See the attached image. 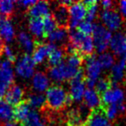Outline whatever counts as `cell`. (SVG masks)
Masks as SVG:
<instances>
[{
  "label": "cell",
  "mask_w": 126,
  "mask_h": 126,
  "mask_svg": "<svg viewBox=\"0 0 126 126\" xmlns=\"http://www.w3.org/2000/svg\"><path fill=\"white\" fill-rule=\"evenodd\" d=\"M46 105L53 110H61L73 101L62 86H52L46 92Z\"/></svg>",
  "instance_id": "1"
},
{
  "label": "cell",
  "mask_w": 126,
  "mask_h": 126,
  "mask_svg": "<svg viewBox=\"0 0 126 126\" xmlns=\"http://www.w3.org/2000/svg\"><path fill=\"white\" fill-rule=\"evenodd\" d=\"M69 42L81 55L90 56L94 50V42L92 35H86L78 30H69Z\"/></svg>",
  "instance_id": "2"
},
{
  "label": "cell",
  "mask_w": 126,
  "mask_h": 126,
  "mask_svg": "<svg viewBox=\"0 0 126 126\" xmlns=\"http://www.w3.org/2000/svg\"><path fill=\"white\" fill-rule=\"evenodd\" d=\"M80 71L81 69L74 68L63 61L58 66L50 67L48 70V76L49 79H51L53 81L60 83L66 80H71Z\"/></svg>",
  "instance_id": "3"
},
{
  "label": "cell",
  "mask_w": 126,
  "mask_h": 126,
  "mask_svg": "<svg viewBox=\"0 0 126 126\" xmlns=\"http://www.w3.org/2000/svg\"><path fill=\"white\" fill-rule=\"evenodd\" d=\"M111 37V32L105 28L103 24H100V23L95 24L94 31L93 33V39L97 52L99 54L106 52V49L110 46Z\"/></svg>",
  "instance_id": "4"
},
{
  "label": "cell",
  "mask_w": 126,
  "mask_h": 126,
  "mask_svg": "<svg viewBox=\"0 0 126 126\" xmlns=\"http://www.w3.org/2000/svg\"><path fill=\"white\" fill-rule=\"evenodd\" d=\"M14 81V70L12 63L4 60L0 67V98L6 94Z\"/></svg>",
  "instance_id": "5"
},
{
  "label": "cell",
  "mask_w": 126,
  "mask_h": 126,
  "mask_svg": "<svg viewBox=\"0 0 126 126\" xmlns=\"http://www.w3.org/2000/svg\"><path fill=\"white\" fill-rule=\"evenodd\" d=\"M35 64L30 54H24L20 57L16 62L15 71L20 78L29 79L34 76Z\"/></svg>",
  "instance_id": "6"
},
{
  "label": "cell",
  "mask_w": 126,
  "mask_h": 126,
  "mask_svg": "<svg viewBox=\"0 0 126 126\" xmlns=\"http://www.w3.org/2000/svg\"><path fill=\"white\" fill-rule=\"evenodd\" d=\"M86 78L82 70L70 80L69 86V96L73 101L80 102L84 98L86 93Z\"/></svg>",
  "instance_id": "7"
},
{
  "label": "cell",
  "mask_w": 126,
  "mask_h": 126,
  "mask_svg": "<svg viewBox=\"0 0 126 126\" xmlns=\"http://www.w3.org/2000/svg\"><path fill=\"white\" fill-rule=\"evenodd\" d=\"M70 20L68 23V27L71 30H77L79 23L84 21L86 18L87 7L83 2H74L68 7Z\"/></svg>",
  "instance_id": "8"
},
{
  "label": "cell",
  "mask_w": 126,
  "mask_h": 126,
  "mask_svg": "<svg viewBox=\"0 0 126 126\" xmlns=\"http://www.w3.org/2000/svg\"><path fill=\"white\" fill-rule=\"evenodd\" d=\"M100 19L104 26L110 32L118 30L123 23L121 14L113 9L102 11L100 14Z\"/></svg>",
  "instance_id": "9"
},
{
  "label": "cell",
  "mask_w": 126,
  "mask_h": 126,
  "mask_svg": "<svg viewBox=\"0 0 126 126\" xmlns=\"http://www.w3.org/2000/svg\"><path fill=\"white\" fill-rule=\"evenodd\" d=\"M102 67L100 65L98 59L94 55L92 54L87 56L85 62V76L86 79L97 82L99 79L102 73Z\"/></svg>",
  "instance_id": "10"
},
{
  "label": "cell",
  "mask_w": 126,
  "mask_h": 126,
  "mask_svg": "<svg viewBox=\"0 0 126 126\" xmlns=\"http://www.w3.org/2000/svg\"><path fill=\"white\" fill-rule=\"evenodd\" d=\"M125 100V93L124 90L121 89L117 85H112L111 88L105 92L101 95L102 104L107 105H114V104L124 103Z\"/></svg>",
  "instance_id": "11"
},
{
  "label": "cell",
  "mask_w": 126,
  "mask_h": 126,
  "mask_svg": "<svg viewBox=\"0 0 126 126\" xmlns=\"http://www.w3.org/2000/svg\"><path fill=\"white\" fill-rule=\"evenodd\" d=\"M56 47L54 44L52 43H42L38 42L35 43V49L32 54V59H33L35 64H41L45 61L47 58H48L50 53Z\"/></svg>",
  "instance_id": "12"
},
{
  "label": "cell",
  "mask_w": 126,
  "mask_h": 126,
  "mask_svg": "<svg viewBox=\"0 0 126 126\" xmlns=\"http://www.w3.org/2000/svg\"><path fill=\"white\" fill-rule=\"evenodd\" d=\"M51 8L48 2L37 1L28 10V15L31 19H44L51 16Z\"/></svg>",
  "instance_id": "13"
},
{
  "label": "cell",
  "mask_w": 126,
  "mask_h": 126,
  "mask_svg": "<svg viewBox=\"0 0 126 126\" xmlns=\"http://www.w3.org/2000/svg\"><path fill=\"white\" fill-rule=\"evenodd\" d=\"M16 32L10 19L5 16H0V37L6 42H11L14 40Z\"/></svg>",
  "instance_id": "14"
},
{
  "label": "cell",
  "mask_w": 126,
  "mask_h": 126,
  "mask_svg": "<svg viewBox=\"0 0 126 126\" xmlns=\"http://www.w3.org/2000/svg\"><path fill=\"white\" fill-rule=\"evenodd\" d=\"M32 87L35 93H42L50 87V79L43 72H36L32 77Z\"/></svg>",
  "instance_id": "15"
},
{
  "label": "cell",
  "mask_w": 126,
  "mask_h": 126,
  "mask_svg": "<svg viewBox=\"0 0 126 126\" xmlns=\"http://www.w3.org/2000/svg\"><path fill=\"white\" fill-rule=\"evenodd\" d=\"M108 118L105 113L104 108L100 107L91 111L86 120V126H108Z\"/></svg>",
  "instance_id": "16"
},
{
  "label": "cell",
  "mask_w": 126,
  "mask_h": 126,
  "mask_svg": "<svg viewBox=\"0 0 126 126\" xmlns=\"http://www.w3.org/2000/svg\"><path fill=\"white\" fill-rule=\"evenodd\" d=\"M4 96H5V101H7L12 106L13 105L16 106L23 102L24 91L18 85H12Z\"/></svg>",
  "instance_id": "17"
},
{
  "label": "cell",
  "mask_w": 126,
  "mask_h": 126,
  "mask_svg": "<svg viewBox=\"0 0 126 126\" xmlns=\"http://www.w3.org/2000/svg\"><path fill=\"white\" fill-rule=\"evenodd\" d=\"M125 45L126 39L124 34L121 32H117L114 35H112L109 47H110V49L114 54L123 57L124 49H125Z\"/></svg>",
  "instance_id": "18"
},
{
  "label": "cell",
  "mask_w": 126,
  "mask_h": 126,
  "mask_svg": "<svg viewBox=\"0 0 126 126\" xmlns=\"http://www.w3.org/2000/svg\"><path fill=\"white\" fill-rule=\"evenodd\" d=\"M83 99H84L85 105H86L91 110H96L101 107V96L94 89H86Z\"/></svg>",
  "instance_id": "19"
},
{
  "label": "cell",
  "mask_w": 126,
  "mask_h": 126,
  "mask_svg": "<svg viewBox=\"0 0 126 126\" xmlns=\"http://www.w3.org/2000/svg\"><path fill=\"white\" fill-rule=\"evenodd\" d=\"M53 17L55 20L57 25H59L60 27L66 28L67 26H68L69 20H70L68 7L59 4L57 7L54 8V12H53Z\"/></svg>",
  "instance_id": "20"
},
{
  "label": "cell",
  "mask_w": 126,
  "mask_h": 126,
  "mask_svg": "<svg viewBox=\"0 0 126 126\" xmlns=\"http://www.w3.org/2000/svg\"><path fill=\"white\" fill-rule=\"evenodd\" d=\"M126 69V60L122 58L117 63H115V65L110 69V81L112 85H117L124 80L125 77L124 71Z\"/></svg>",
  "instance_id": "21"
},
{
  "label": "cell",
  "mask_w": 126,
  "mask_h": 126,
  "mask_svg": "<svg viewBox=\"0 0 126 126\" xmlns=\"http://www.w3.org/2000/svg\"><path fill=\"white\" fill-rule=\"evenodd\" d=\"M47 40L49 43L52 44H60L64 43L67 42V39H69V31L67 30V28L59 27L55 30L47 35Z\"/></svg>",
  "instance_id": "22"
},
{
  "label": "cell",
  "mask_w": 126,
  "mask_h": 126,
  "mask_svg": "<svg viewBox=\"0 0 126 126\" xmlns=\"http://www.w3.org/2000/svg\"><path fill=\"white\" fill-rule=\"evenodd\" d=\"M31 112V107L27 102H22L14 109V118L18 123H24L27 121Z\"/></svg>",
  "instance_id": "23"
},
{
  "label": "cell",
  "mask_w": 126,
  "mask_h": 126,
  "mask_svg": "<svg viewBox=\"0 0 126 126\" xmlns=\"http://www.w3.org/2000/svg\"><path fill=\"white\" fill-rule=\"evenodd\" d=\"M17 40L21 47L23 48V50L26 52L27 54H30L35 49V43L34 42L33 38L29 33L25 31H22L18 34Z\"/></svg>",
  "instance_id": "24"
},
{
  "label": "cell",
  "mask_w": 126,
  "mask_h": 126,
  "mask_svg": "<svg viewBox=\"0 0 126 126\" xmlns=\"http://www.w3.org/2000/svg\"><path fill=\"white\" fill-rule=\"evenodd\" d=\"M105 113L106 115L108 120H114L117 118V116L120 114H124L126 111V105L124 103L121 104H114V105H107L105 108H104Z\"/></svg>",
  "instance_id": "25"
},
{
  "label": "cell",
  "mask_w": 126,
  "mask_h": 126,
  "mask_svg": "<svg viewBox=\"0 0 126 126\" xmlns=\"http://www.w3.org/2000/svg\"><path fill=\"white\" fill-rule=\"evenodd\" d=\"M29 30L32 35L38 39H42L47 36L44 30L42 19H30L29 22Z\"/></svg>",
  "instance_id": "26"
},
{
  "label": "cell",
  "mask_w": 126,
  "mask_h": 126,
  "mask_svg": "<svg viewBox=\"0 0 126 126\" xmlns=\"http://www.w3.org/2000/svg\"><path fill=\"white\" fill-rule=\"evenodd\" d=\"M14 118V108L7 101L0 98V119L3 121H11Z\"/></svg>",
  "instance_id": "27"
},
{
  "label": "cell",
  "mask_w": 126,
  "mask_h": 126,
  "mask_svg": "<svg viewBox=\"0 0 126 126\" xmlns=\"http://www.w3.org/2000/svg\"><path fill=\"white\" fill-rule=\"evenodd\" d=\"M27 103L31 108L41 109L46 105V97L43 93H31L28 96Z\"/></svg>",
  "instance_id": "28"
},
{
  "label": "cell",
  "mask_w": 126,
  "mask_h": 126,
  "mask_svg": "<svg viewBox=\"0 0 126 126\" xmlns=\"http://www.w3.org/2000/svg\"><path fill=\"white\" fill-rule=\"evenodd\" d=\"M98 59L102 68L105 70L111 69V67L115 65V57L111 53L105 52L103 54H100Z\"/></svg>",
  "instance_id": "29"
},
{
  "label": "cell",
  "mask_w": 126,
  "mask_h": 126,
  "mask_svg": "<svg viewBox=\"0 0 126 126\" xmlns=\"http://www.w3.org/2000/svg\"><path fill=\"white\" fill-rule=\"evenodd\" d=\"M64 61V51L61 48H58L57 47L50 53L47 61L51 67H55L61 64Z\"/></svg>",
  "instance_id": "30"
},
{
  "label": "cell",
  "mask_w": 126,
  "mask_h": 126,
  "mask_svg": "<svg viewBox=\"0 0 126 126\" xmlns=\"http://www.w3.org/2000/svg\"><path fill=\"white\" fill-rule=\"evenodd\" d=\"M24 124L28 126H47V124L42 121L41 115L35 110H31Z\"/></svg>",
  "instance_id": "31"
},
{
  "label": "cell",
  "mask_w": 126,
  "mask_h": 126,
  "mask_svg": "<svg viewBox=\"0 0 126 126\" xmlns=\"http://www.w3.org/2000/svg\"><path fill=\"white\" fill-rule=\"evenodd\" d=\"M112 83L110 79L108 78H99L97 80L95 85V90L98 92L99 94H103L105 92L108 91L110 88H111Z\"/></svg>",
  "instance_id": "32"
},
{
  "label": "cell",
  "mask_w": 126,
  "mask_h": 126,
  "mask_svg": "<svg viewBox=\"0 0 126 126\" xmlns=\"http://www.w3.org/2000/svg\"><path fill=\"white\" fill-rule=\"evenodd\" d=\"M15 9V3L13 1L6 0V1H1L0 2V15L3 16H11Z\"/></svg>",
  "instance_id": "33"
},
{
  "label": "cell",
  "mask_w": 126,
  "mask_h": 126,
  "mask_svg": "<svg viewBox=\"0 0 126 126\" xmlns=\"http://www.w3.org/2000/svg\"><path fill=\"white\" fill-rule=\"evenodd\" d=\"M94 28H95L94 23H92V22L87 21L86 19L79 23L77 30L86 35H93V33L94 31Z\"/></svg>",
  "instance_id": "34"
},
{
  "label": "cell",
  "mask_w": 126,
  "mask_h": 126,
  "mask_svg": "<svg viewBox=\"0 0 126 126\" xmlns=\"http://www.w3.org/2000/svg\"><path fill=\"white\" fill-rule=\"evenodd\" d=\"M42 21H43V26L46 35H49L57 29V23H56L55 20L54 19L52 16H49L47 17L44 18V19H42Z\"/></svg>",
  "instance_id": "35"
},
{
  "label": "cell",
  "mask_w": 126,
  "mask_h": 126,
  "mask_svg": "<svg viewBox=\"0 0 126 126\" xmlns=\"http://www.w3.org/2000/svg\"><path fill=\"white\" fill-rule=\"evenodd\" d=\"M98 4L97 2L91 4V5L87 6L86 20L93 23V21L97 17V16H98Z\"/></svg>",
  "instance_id": "36"
},
{
  "label": "cell",
  "mask_w": 126,
  "mask_h": 126,
  "mask_svg": "<svg viewBox=\"0 0 126 126\" xmlns=\"http://www.w3.org/2000/svg\"><path fill=\"white\" fill-rule=\"evenodd\" d=\"M1 54H4V56L5 57V60L11 61V63L16 61V55H15V54H14V51L12 50V48H11L9 45L4 46Z\"/></svg>",
  "instance_id": "37"
},
{
  "label": "cell",
  "mask_w": 126,
  "mask_h": 126,
  "mask_svg": "<svg viewBox=\"0 0 126 126\" xmlns=\"http://www.w3.org/2000/svg\"><path fill=\"white\" fill-rule=\"evenodd\" d=\"M36 2L37 1H35V0H23V1H18V2H16V4H17L18 5L21 6V7L24 8V9L29 10Z\"/></svg>",
  "instance_id": "38"
},
{
  "label": "cell",
  "mask_w": 126,
  "mask_h": 126,
  "mask_svg": "<svg viewBox=\"0 0 126 126\" xmlns=\"http://www.w3.org/2000/svg\"><path fill=\"white\" fill-rule=\"evenodd\" d=\"M100 4H101V7L104 9V11H107V10H112L114 3L110 0H104V1L100 2Z\"/></svg>",
  "instance_id": "39"
},
{
  "label": "cell",
  "mask_w": 126,
  "mask_h": 126,
  "mask_svg": "<svg viewBox=\"0 0 126 126\" xmlns=\"http://www.w3.org/2000/svg\"><path fill=\"white\" fill-rule=\"evenodd\" d=\"M118 5H119V11H120V14L122 15L124 17H126V0L120 1Z\"/></svg>",
  "instance_id": "40"
},
{
  "label": "cell",
  "mask_w": 126,
  "mask_h": 126,
  "mask_svg": "<svg viewBox=\"0 0 126 126\" xmlns=\"http://www.w3.org/2000/svg\"><path fill=\"white\" fill-rule=\"evenodd\" d=\"M4 126H21V125H20L19 123L16 122V120H11V121H8V122L4 123Z\"/></svg>",
  "instance_id": "41"
},
{
  "label": "cell",
  "mask_w": 126,
  "mask_h": 126,
  "mask_svg": "<svg viewBox=\"0 0 126 126\" xmlns=\"http://www.w3.org/2000/svg\"><path fill=\"white\" fill-rule=\"evenodd\" d=\"M4 44H3V40H2V38L0 37V54H1V52H2V50H3V47H4Z\"/></svg>",
  "instance_id": "42"
},
{
  "label": "cell",
  "mask_w": 126,
  "mask_h": 126,
  "mask_svg": "<svg viewBox=\"0 0 126 126\" xmlns=\"http://www.w3.org/2000/svg\"><path fill=\"white\" fill-rule=\"evenodd\" d=\"M76 126H86L85 124H79V125H76Z\"/></svg>",
  "instance_id": "43"
},
{
  "label": "cell",
  "mask_w": 126,
  "mask_h": 126,
  "mask_svg": "<svg viewBox=\"0 0 126 126\" xmlns=\"http://www.w3.org/2000/svg\"><path fill=\"white\" fill-rule=\"evenodd\" d=\"M23 126H28V125H26V124H23Z\"/></svg>",
  "instance_id": "44"
},
{
  "label": "cell",
  "mask_w": 126,
  "mask_h": 126,
  "mask_svg": "<svg viewBox=\"0 0 126 126\" xmlns=\"http://www.w3.org/2000/svg\"><path fill=\"white\" fill-rule=\"evenodd\" d=\"M125 39H126V33H125Z\"/></svg>",
  "instance_id": "45"
},
{
  "label": "cell",
  "mask_w": 126,
  "mask_h": 126,
  "mask_svg": "<svg viewBox=\"0 0 126 126\" xmlns=\"http://www.w3.org/2000/svg\"><path fill=\"white\" fill-rule=\"evenodd\" d=\"M108 126H110V125H108Z\"/></svg>",
  "instance_id": "46"
}]
</instances>
